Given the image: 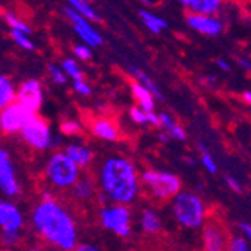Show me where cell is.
<instances>
[{
  "label": "cell",
  "instance_id": "19",
  "mask_svg": "<svg viewBox=\"0 0 251 251\" xmlns=\"http://www.w3.org/2000/svg\"><path fill=\"white\" fill-rule=\"evenodd\" d=\"M139 15H140V20L143 21V25L152 32V33H161L164 29H167L169 27V25H167V21L166 20H163L161 17H158L156 14H153V12H151V11H146V9H142L140 12H139Z\"/></svg>",
  "mask_w": 251,
  "mask_h": 251
},
{
  "label": "cell",
  "instance_id": "27",
  "mask_svg": "<svg viewBox=\"0 0 251 251\" xmlns=\"http://www.w3.org/2000/svg\"><path fill=\"white\" fill-rule=\"evenodd\" d=\"M5 21H6V25L11 27V29H17V30H21V32H26V33H32V29L29 27L27 23H25L23 20H20L15 14L12 12H8L5 14Z\"/></svg>",
  "mask_w": 251,
  "mask_h": 251
},
{
  "label": "cell",
  "instance_id": "37",
  "mask_svg": "<svg viewBox=\"0 0 251 251\" xmlns=\"http://www.w3.org/2000/svg\"><path fill=\"white\" fill-rule=\"evenodd\" d=\"M226 184L229 185V188L235 193H242V185L239 184V180L235 179L233 176H226Z\"/></svg>",
  "mask_w": 251,
  "mask_h": 251
},
{
  "label": "cell",
  "instance_id": "41",
  "mask_svg": "<svg viewBox=\"0 0 251 251\" xmlns=\"http://www.w3.org/2000/svg\"><path fill=\"white\" fill-rule=\"evenodd\" d=\"M77 250L78 251H97L98 248L95 245H89V244H80L77 245Z\"/></svg>",
  "mask_w": 251,
  "mask_h": 251
},
{
  "label": "cell",
  "instance_id": "3",
  "mask_svg": "<svg viewBox=\"0 0 251 251\" xmlns=\"http://www.w3.org/2000/svg\"><path fill=\"white\" fill-rule=\"evenodd\" d=\"M172 212L175 220L185 229H200L204 226L206 208L203 200L191 191H179L172 199Z\"/></svg>",
  "mask_w": 251,
  "mask_h": 251
},
{
  "label": "cell",
  "instance_id": "30",
  "mask_svg": "<svg viewBox=\"0 0 251 251\" xmlns=\"http://www.w3.org/2000/svg\"><path fill=\"white\" fill-rule=\"evenodd\" d=\"M74 54L81 62L90 60V59H92V47H90V45L86 44V42H81V44H78L74 47Z\"/></svg>",
  "mask_w": 251,
  "mask_h": 251
},
{
  "label": "cell",
  "instance_id": "1",
  "mask_svg": "<svg viewBox=\"0 0 251 251\" xmlns=\"http://www.w3.org/2000/svg\"><path fill=\"white\" fill-rule=\"evenodd\" d=\"M32 226L44 242L66 251L77 248L75 223L54 199H42L33 208Z\"/></svg>",
  "mask_w": 251,
  "mask_h": 251
},
{
  "label": "cell",
  "instance_id": "34",
  "mask_svg": "<svg viewBox=\"0 0 251 251\" xmlns=\"http://www.w3.org/2000/svg\"><path fill=\"white\" fill-rule=\"evenodd\" d=\"M229 248H230L232 251H247V250L250 248L248 239H247V238H242V236H235V238L230 239Z\"/></svg>",
  "mask_w": 251,
  "mask_h": 251
},
{
  "label": "cell",
  "instance_id": "21",
  "mask_svg": "<svg viewBox=\"0 0 251 251\" xmlns=\"http://www.w3.org/2000/svg\"><path fill=\"white\" fill-rule=\"evenodd\" d=\"M221 8H223V0H193L190 11L197 14L217 15L221 11Z\"/></svg>",
  "mask_w": 251,
  "mask_h": 251
},
{
  "label": "cell",
  "instance_id": "23",
  "mask_svg": "<svg viewBox=\"0 0 251 251\" xmlns=\"http://www.w3.org/2000/svg\"><path fill=\"white\" fill-rule=\"evenodd\" d=\"M66 3L70 8H73L74 11H77L78 14L87 17L92 21H100V15L97 14V11L92 8L87 0H66Z\"/></svg>",
  "mask_w": 251,
  "mask_h": 251
},
{
  "label": "cell",
  "instance_id": "40",
  "mask_svg": "<svg viewBox=\"0 0 251 251\" xmlns=\"http://www.w3.org/2000/svg\"><path fill=\"white\" fill-rule=\"evenodd\" d=\"M217 66L220 68L221 71H230V65H229V62L224 60V59H218V60H217Z\"/></svg>",
  "mask_w": 251,
  "mask_h": 251
},
{
  "label": "cell",
  "instance_id": "36",
  "mask_svg": "<svg viewBox=\"0 0 251 251\" xmlns=\"http://www.w3.org/2000/svg\"><path fill=\"white\" fill-rule=\"evenodd\" d=\"M20 239H21L20 232H6V230L2 232V241L5 245L14 247L17 244H20Z\"/></svg>",
  "mask_w": 251,
  "mask_h": 251
},
{
  "label": "cell",
  "instance_id": "15",
  "mask_svg": "<svg viewBox=\"0 0 251 251\" xmlns=\"http://www.w3.org/2000/svg\"><path fill=\"white\" fill-rule=\"evenodd\" d=\"M90 129H92V134L97 137V139L105 140V142H116L121 137L119 129L115 125V122H111L110 119H105V118L95 119L92 122Z\"/></svg>",
  "mask_w": 251,
  "mask_h": 251
},
{
  "label": "cell",
  "instance_id": "7",
  "mask_svg": "<svg viewBox=\"0 0 251 251\" xmlns=\"http://www.w3.org/2000/svg\"><path fill=\"white\" fill-rule=\"evenodd\" d=\"M35 116H36L35 111L27 108L20 101H14L9 105L2 108V113H0V128L6 134L21 132V129Z\"/></svg>",
  "mask_w": 251,
  "mask_h": 251
},
{
  "label": "cell",
  "instance_id": "32",
  "mask_svg": "<svg viewBox=\"0 0 251 251\" xmlns=\"http://www.w3.org/2000/svg\"><path fill=\"white\" fill-rule=\"evenodd\" d=\"M49 73L51 75V80L56 84H65L68 80V75L63 71V68H57L56 65H49Z\"/></svg>",
  "mask_w": 251,
  "mask_h": 251
},
{
  "label": "cell",
  "instance_id": "39",
  "mask_svg": "<svg viewBox=\"0 0 251 251\" xmlns=\"http://www.w3.org/2000/svg\"><path fill=\"white\" fill-rule=\"evenodd\" d=\"M239 230L251 242V224H248V223H239Z\"/></svg>",
  "mask_w": 251,
  "mask_h": 251
},
{
  "label": "cell",
  "instance_id": "14",
  "mask_svg": "<svg viewBox=\"0 0 251 251\" xmlns=\"http://www.w3.org/2000/svg\"><path fill=\"white\" fill-rule=\"evenodd\" d=\"M201 239H203L204 250H208V251H221L226 248V244H229L226 239L224 232L214 223L203 226Z\"/></svg>",
  "mask_w": 251,
  "mask_h": 251
},
{
  "label": "cell",
  "instance_id": "18",
  "mask_svg": "<svg viewBox=\"0 0 251 251\" xmlns=\"http://www.w3.org/2000/svg\"><path fill=\"white\" fill-rule=\"evenodd\" d=\"M140 227L148 235H153L161 230V218L153 209H145L140 217Z\"/></svg>",
  "mask_w": 251,
  "mask_h": 251
},
{
  "label": "cell",
  "instance_id": "28",
  "mask_svg": "<svg viewBox=\"0 0 251 251\" xmlns=\"http://www.w3.org/2000/svg\"><path fill=\"white\" fill-rule=\"evenodd\" d=\"M199 148H200V152H201V158H200V161L203 164V167L206 169L209 173H217L218 167H217V163H215V159L209 155V152L204 149L203 143H199Z\"/></svg>",
  "mask_w": 251,
  "mask_h": 251
},
{
  "label": "cell",
  "instance_id": "6",
  "mask_svg": "<svg viewBox=\"0 0 251 251\" xmlns=\"http://www.w3.org/2000/svg\"><path fill=\"white\" fill-rule=\"evenodd\" d=\"M100 220L104 229L121 238H126L131 233V212L128 204L113 203L110 206H104L100 212Z\"/></svg>",
  "mask_w": 251,
  "mask_h": 251
},
{
  "label": "cell",
  "instance_id": "47",
  "mask_svg": "<svg viewBox=\"0 0 251 251\" xmlns=\"http://www.w3.org/2000/svg\"><path fill=\"white\" fill-rule=\"evenodd\" d=\"M142 3H145V5H152V0H140Z\"/></svg>",
  "mask_w": 251,
  "mask_h": 251
},
{
  "label": "cell",
  "instance_id": "24",
  "mask_svg": "<svg viewBox=\"0 0 251 251\" xmlns=\"http://www.w3.org/2000/svg\"><path fill=\"white\" fill-rule=\"evenodd\" d=\"M129 73L132 74V77L134 78H137L140 83H143L146 87H149L152 92H153V95L156 97V100H163V94H161V90H159V87H158V84L145 73V71H142V70H139V68H134V66H131L129 68Z\"/></svg>",
  "mask_w": 251,
  "mask_h": 251
},
{
  "label": "cell",
  "instance_id": "35",
  "mask_svg": "<svg viewBox=\"0 0 251 251\" xmlns=\"http://www.w3.org/2000/svg\"><path fill=\"white\" fill-rule=\"evenodd\" d=\"M73 87H74L75 92H77L78 95H81V97H89L90 94H92V87H90V86H89V83H86L83 78H80V80H74Z\"/></svg>",
  "mask_w": 251,
  "mask_h": 251
},
{
  "label": "cell",
  "instance_id": "44",
  "mask_svg": "<svg viewBox=\"0 0 251 251\" xmlns=\"http://www.w3.org/2000/svg\"><path fill=\"white\" fill-rule=\"evenodd\" d=\"M242 100H244L247 104H250V105H251V90H247V92H244V94H242Z\"/></svg>",
  "mask_w": 251,
  "mask_h": 251
},
{
  "label": "cell",
  "instance_id": "16",
  "mask_svg": "<svg viewBox=\"0 0 251 251\" xmlns=\"http://www.w3.org/2000/svg\"><path fill=\"white\" fill-rule=\"evenodd\" d=\"M131 94L137 102V105H140L143 110L146 111H153L155 108V100L156 97L153 95V92L146 87L143 83H140L139 80L137 81H132L131 83Z\"/></svg>",
  "mask_w": 251,
  "mask_h": 251
},
{
  "label": "cell",
  "instance_id": "11",
  "mask_svg": "<svg viewBox=\"0 0 251 251\" xmlns=\"http://www.w3.org/2000/svg\"><path fill=\"white\" fill-rule=\"evenodd\" d=\"M0 188L9 197H14L21 191L18 180L15 177V170L11 161V156L5 149L0 151Z\"/></svg>",
  "mask_w": 251,
  "mask_h": 251
},
{
  "label": "cell",
  "instance_id": "2",
  "mask_svg": "<svg viewBox=\"0 0 251 251\" xmlns=\"http://www.w3.org/2000/svg\"><path fill=\"white\" fill-rule=\"evenodd\" d=\"M140 182L135 166L124 156H110L100 169L102 196L111 203H132L140 193Z\"/></svg>",
  "mask_w": 251,
  "mask_h": 251
},
{
  "label": "cell",
  "instance_id": "38",
  "mask_svg": "<svg viewBox=\"0 0 251 251\" xmlns=\"http://www.w3.org/2000/svg\"><path fill=\"white\" fill-rule=\"evenodd\" d=\"M148 122L153 126H161V119H159V115H155L153 111H148Z\"/></svg>",
  "mask_w": 251,
  "mask_h": 251
},
{
  "label": "cell",
  "instance_id": "46",
  "mask_svg": "<svg viewBox=\"0 0 251 251\" xmlns=\"http://www.w3.org/2000/svg\"><path fill=\"white\" fill-rule=\"evenodd\" d=\"M245 5H247V9H248V12L251 14V0H245Z\"/></svg>",
  "mask_w": 251,
  "mask_h": 251
},
{
  "label": "cell",
  "instance_id": "45",
  "mask_svg": "<svg viewBox=\"0 0 251 251\" xmlns=\"http://www.w3.org/2000/svg\"><path fill=\"white\" fill-rule=\"evenodd\" d=\"M177 2L182 5V6H185V8H191V5H193V0H177Z\"/></svg>",
  "mask_w": 251,
  "mask_h": 251
},
{
  "label": "cell",
  "instance_id": "42",
  "mask_svg": "<svg viewBox=\"0 0 251 251\" xmlns=\"http://www.w3.org/2000/svg\"><path fill=\"white\" fill-rule=\"evenodd\" d=\"M170 139H172V137L169 135V132H167V131H166V132H159V134H158V140L161 142V143H167Z\"/></svg>",
  "mask_w": 251,
  "mask_h": 251
},
{
  "label": "cell",
  "instance_id": "4",
  "mask_svg": "<svg viewBox=\"0 0 251 251\" xmlns=\"http://www.w3.org/2000/svg\"><path fill=\"white\" fill-rule=\"evenodd\" d=\"M45 177L54 188L68 190L80 179V167L65 151L54 152L45 164Z\"/></svg>",
  "mask_w": 251,
  "mask_h": 251
},
{
  "label": "cell",
  "instance_id": "22",
  "mask_svg": "<svg viewBox=\"0 0 251 251\" xmlns=\"http://www.w3.org/2000/svg\"><path fill=\"white\" fill-rule=\"evenodd\" d=\"M73 193L77 199L87 200L90 197H94L95 194V184L92 179L89 177H81L75 182V185L73 187Z\"/></svg>",
  "mask_w": 251,
  "mask_h": 251
},
{
  "label": "cell",
  "instance_id": "43",
  "mask_svg": "<svg viewBox=\"0 0 251 251\" xmlns=\"http://www.w3.org/2000/svg\"><path fill=\"white\" fill-rule=\"evenodd\" d=\"M239 65L247 71H251V62L248 59H239Z\"/></svg>",
  "mask_w": 251,
  "mask_h": 251
},
{
  "label": "cell",
  "instance_id": "25",
  "mask_svg": "<svg viewBox=\"0 0 251 251\" xmlns=\"http://www.w3.org/2000/svg\"><path fill=\"white\" fill-rule=\"evenodd\" d=\"M9 35H11L12 41L18 45L20 49H23V50H29V51H32V50L35 49V44H33L32 39L29 38V33L21 32V30H17V29H11V30H9Z\"/></svg>",
  "mask_w": 251,
  "mask_h": 251
},
{
  "label": "cell",
  "instance_id": "13",
  "mask_svg": "<svg viewBox=\"0 0 251 251\" xmlns=\"http://www.w3.org/2000/svg\"><path fill=\"white\" fill-rule=\"evenodd\" d=\"M25 226V218H23L18 208L11 201L0 203V227L6 232H20Z\"/></svg>",
  "mask_w": 251,
  "mask_h": 251
},
{
  "label": "cell",
  "instance_id": "12",
  "mask_svg": "<svg viewBox=\"0 0 251 251\" xmlns=\"http://www.w3.org/2000/svg\"><path fill=\"white\" fill-rule=\"evenodd\" d=\"M42 100H44L42 86L38 80H33V78L26 80L17 89V101L25 104L27 108H30L35 113L41 108Z\"/></svg>",
  "mask_w": 251,
  "mask_h": 251
},
{
  "label": "cell",
  "instance_id": "8",
  "mask_svg": "<svg viewBox=\"0 0 251 251\" xmlns=\"http://www.w3.org/2000/svg\"><path fill=\"white\" fill-rule=\"evenodd\" d=\"M21 137L30 148L36 151H45L54 146L53 134L50 131L49 124L42 118L35 116L25 128L21 129Z\"/></svg>",
  "mask_w": 251,
  "mask_h": 251
},
{
  "label": "cell",
  "instance_id": "17",
  "mask_svg": "<svg viewBox=\"0 0 251 251\" xmlns=\"http://www.w3.org/2000/svg\"><path fill=\"white\" fill-rule=\"evenodd\" d=\"M65 152L70 155L74 163L80 167V169H86L90 166L94 159V153L87 146L81 145V143H70L65 148Z\"/></svg>",
  "mask_w": 251,
  "mask_h": 251
},
{
  "label": "cell",
  "instance_id": "10",
  "mask_svg": "<svg viewBox=\"0 0 251 251\" xmlns=\"http://www.w3.org/2000/svg\"><path fill=\"white\" fill-rule=\"evenodd\" d=\"M187 25L194 32H199L206 36H218L224 30L223 21L218 17L208 15V14L190 12L187 15Z\"/></svg>",
  "mask_w": 251,
  "mask_h": 251
},
{
  "label": "cell",
  "instance_id": "33",
  "mask_svg": "<svg viewBox=\"0 0 251 251\" xmlns=\"http://www.w3.org/2000/svg\"><path fill=\"white\" fill-rule=\"evenodd\" d=\"M167 132H169V135L172 137L173 140H179V142H184L185 139H187V132H185V129L182 128L179 124H173L169 129H167Z\"/></svg>",
  "mask_w": 251,
  "mask_h": 251
},
{
  "label": "cell",
  "instance_id": "26",
  "mask_svg": "<svg viewBox=\"0 0 251 251\" xmlns=\"http://www.w3.org/2000/svg\"><path fill=\"white\" fill-rule=\"evenodd\" d=\"M62 68H63V71L66 73L68 77H71L73 80H80L83 78V71L80 70V66L78 63L74 60V59H65L62 62Z\"/></svg>",
  "mask_w": 251,
  "mask_h": 251
},
{
  "label": "cell",
  "instance_id": "31",
  "mask_svg": "<svg viewBox=\"0 0 251 251\" xmlns=\"http://www.w3.org/2000/svg\"><path fill=\"white\" fill-rule=\"evenodd\" d=\"M129 118L132 119V122L139 124V125H145L149 124L148 122V111L143 110L140 105H135L129 110Z\"/></svg>",
  "mask_w": 251,
  "mask_h": 251
},
{
  "label": "cell",
  "instance_id": "20",
  "mask_svg": "<svg viewBox=\"0 0 251 251\" xmlns=\"http://www.w3.org/2000/svg\"><path fill=\"white\" fill-rule=\"evenodd\" d=\"M14 101H17V89L9 77L2 75L0 77V107L3 108Z\"/></svg>",
  "mask_w": 251,
  "mask_h": 251
},
{
  "label": "cell",
  "instance_id": "9",
  "mask_svg": "<svg viewBox=\"0 0 251 251\" xmlns=\"http://www.w3.org/2000/svg\"><path fill=\"white\" fill-rule=\"evenodd\" d=\"M65 15L73 23V29L77 33V36L81 39V42L89 44L90 47H98V45H101L104 42L101 33L92 26V23H90L92 20H89L87 17L78 14L77 11H74L70 6L65 8Z\"/></svg>",
  "mask_w": 251,
  "mask_h": 251
},
{
  "label": "cell",
  "instance_id": "5",
  "mask_svg": "<svg viewBox=\"0 0 251 251\" xmlns=\"http://www.w3.org/2000/svg\"><path fill=\"white\" fill-rule=\"evenodd\" d=\"M140 179L148 193L159 201L172 200L179 191H182L180 177L169 172L146 170L142 173Z\"/></svg>",
  "mask_w": 251,
  "mask_h": 251
},
{
  "label": "cell",
  "instance_id": "29",
  "mask_svg": "<svg viewBox=\"0 0 251 251\" xmlns=\"http://www.w3.org/2000/svg\"><path fill=\"white\" fill-rule=\"evenodd\" d=\"M81 129H83V125L74 119H66L60 124V131L65 135H77L81 132Z\"/></svg>",
  "mask_w": 251,
  "mask_h": 251
}]
</instances>
